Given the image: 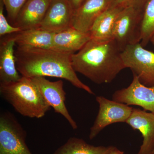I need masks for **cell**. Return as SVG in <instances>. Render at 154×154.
Instances as JSON below:
<instances>
[{"label": "cell", "instance_id": "4316f807", "mask_svg": "<svg viewBox=\"0 0 154 154\" xmlns=\"http://www.w3.org/2000/svg\"><path fill=\"white\" fill-rule=\"evenodd\" d=\"M152 154H154V149L153 151H152Z\"/></svg>", "mask_w": 154, "mask_h": 154}, {"label": "cell", "instance_id": "9a60e30c", "mask_svg": "<svg viewBox=\"0 0 154 154\" xmlns=\"http://www.w3.org/2000/svg\"><path fill=\"white\" fill-rule=\"evenodd\" d=\"M91 39L89 32H85L71 27L54 33L52 48L74 54L79 51Z\"/></svg>", "mask_w": 154, "mask_h": 154}, {"label": "cell", "instance_id": "8fae6325", "mask_svg": "<svg viewBox=\"0 0 154 154\" xmlns=\"http://www.w3.org/2000/svg\"><path fill=\"white\" fill-rule=\"evenodd\" d=\"M115 0H85L74 11L72 19L73 28L88 32L96 19L113 5Z\"/></svg>", "mask_w": 154, "mask_h": 154}, {"label": "cell", "instance_id": "4fadbf2b", "mask_svg": "<svg viewBox=\"0 0 154 154\" xmlns=\"http://www.w3.org/2000/svg\"><path fill=\"white\" fill-rule=\"evenodd\" d=\"M51 0H27L18 14L14 26L21 30L39 28Z\"/></svg>", "mask_w": 154, "mask_h": 154}, {"label": "cell", "instance_id": "603a6c76", "mask_svg": "<svg viewBox=\"0 0 154 154\" xmlns=\"http://www.w3.org/2000/svg\"><path fill=\"white\" fill-rule=\"evenodd\" d=\"M74 11L78 9L85 0H68Z\"/></svg>", "mask_w": 154, "mask_h": 154}, {"label": "cell", "instance_id": "cb8c5ba5", "mask_svg": "<svg viewBox=\"0 0 154 154\" xmlns=\"http://www.w3.org/2000/svg\"><path fill=\"white\" fill-rule=\"evenodd\" d=\"M120 150L113 146H110V149L107 154H118Z\"/></svg>", "mask_w": 154, "mask_h": 154}, {"label": "cell", "instance_id": "7a4b0ae2", "mask_svg": "<svg viewBox=\"0 0 154 154\" xmlns=\"http://www.w3.org/2000/svg\"><path fill=\"white\" fill-rule=\"evenodd\" d=\"M71 59L76 72L98 85L112 82L126 68L121 50L113 39L91 38L77 53L72 54Z\"/></svg>", "mask_w": 154, "mask_h": 154}, {"label": "cell", "instance_id": "8992f818", "mask_svg": "<svg viewBox=\"0 0 154 154\" xmlns=\"http://www.w3.org/2000/svg\"><path fill=\"white\" fill-rule=\"evenodd\" d=\"M126 68L132 71L143 85L154 88V53L140 43L130 45L122 52Z\"/></svg>", "mask_w": 154, "mask_h": 154}, {"label": "cell", "instance_id": "9c48e42d", "mask_svg": "<svg viewBox=\"0 0 154 154\" xmlns=\"http://www.w3.org/2000/svg\"><path fill=\"white\" fill-rule=\"evenodd\" d=\"M112 100L127 105L140 106L154 114V88L144 85L134 74L130 85L115 91Z\"/></svg>", "mask_w": 154, "mask_h": 154}, {"label": "cell", "instance_id": "277c9868", "mask_svg": "<svg viewBox=\"0 0 154 154\" xmlns=\"http://www.w3.org/2000/svg\"><path fill=\"white\" fill-rule=\"evenodd\" d=\"M27 132L9 111L0 114V154H33L26 143Z\"/></svg>", "mask_w": 154, "mask_h": 154}, {"label": "cell", "instance_id": "6da1fadb", "mask_svg": "<svg viewBox=\"0 0 154 154\" xmlns=\"http://www.w3.org/2000/svg\"><path fill=\"white\" fill-rule=\"evenodd\" d=\"M72 54L53 48L17 46L15 51L17 69L22 76L30 78L46 76L63 79L76 88L94 95L92 89L77 76L72 66Z\"/></svg>", "mask_w": 154, "mask_h": 154}, {"label": "cell", "instance_id": "44dd1931", "mask_svg": "<svg viewBox=\"0 0 154 154\" xmlns=\"http://www.w3.org/2000/svg\"><path fill=\"white\" fill-rule=\"evenodd\" d=\"M4 4L0 1V36L13 34L22 31L20 28L11 26L4 14Z\"/></svg>", "mask_w": 154, "mask_h": 154}, {"label": "cell", "instance_id": "484cf974", "mask_svg": "<svg viewBox=\"0 0 154 154\" xmlns=\"http://www.w3.org/2000/svg\"><path fill=\"white\" fill-rule=\"evenodd\" d=\"M118 154H124V153H123V152L119 150V152Z\"/></svg>", "mask_w": 154, "mask_h": 154}, {"label": "cell", "instance_id": "ac0fdd59", "mask_svg": "<svg viewBox=\"0 0 154 154\" xmlns=\"http://www.w3.org/2000/svg\"><path fill=\"white\" fill-rule=\"evenodd\" d=\"M110 147V146L92 145L82 139L72 137L58 148L54 154H107Z\"/></svg>", "mask_w": 154, "mask_h": 154}, {"label": "cell", "instance_id": "d4e9b609", "mask_svg": "<svg viewBox=\"0 0 154 154\" xmlns=\"http://www.w3.org/2000/svg\"><path fill=\"white\" fill-rule=\"evenodd\" d=\"M150 42H151L152 44L154 45V36H153L151 39Z\"/></svg>", "mask_w": 154, "mask_h": 154}, {"label": "cell", "instance_id": "5bb4252c", "mask_svg": "<svg viewBox=\"0 0 154 154\" xmlns=\"http://www.w3.org/2000/svg\"><path fill=\"white\" fill-rule=\"evenodd\" d=\"M14 34L1 40L0 45V83L18 81L19 75L16 66Z\"/></svg>", "mask_w": 154, "mask_h": 154}, {"label": "cell", "instance_id": "2e32d148", "mask_svg": "<svg viewBox=\"0 0 154 154\" xmlns=\"http://www.w3.org/2000/svg\"><path fill=\"white\" fill-rule=\"evenodd\" d=\"M54 34L39 27L22 30L14 35L18 47L49 49L53 48Z\"/></svg>", "mask_w": 154, "mask_h": 154}, {"label": "cell", "instance_id": "e0dca14e", "mask_svg": "<svg viewBox=\"0 0 154 154\" xmlns=\"http://www.w3.org/2000/svg\"><path fill=\"white\" fill-rule=\"evenodd\" d=\"M122 8L113 4L95 20L89 33L91 38L100 40L113 39V30L116 20Z\"/></svg>", "mask_w": 154, "mask_h": 154}, {"label": "cell", "instance_id": "5b68a950", "mask_svg": "<svg viewBox=\"0 0 154 154\" xmlns=\"http://www.w3.org/2000/svg\"><path fill=\"white\" fill-rule=\"evenodd\" d=\"M143 9L125 8L119 14L113 30V39L122 52L130 45L140 43Z\"/></svg>", "mask_w": 154, "mask_h": 154}, {"label": "cell", "instance_id": "52a82bcc", "mask_svg": "<svg viewBox=\"0 0 154 154\" xmlns=\"http://www.w3.org/2000/svg\"><path fill=\"white\" fill-rule=\"evenodd\" d=\"M99 105L98 114L90 129L89 138L93 140L108 125L118 122H125L134 108L129 105L110 100L103 96H97Z\"/></svg>", "mask_w": 154, "mask_h": 154}, {"label": "cell", "instance_id": "d6986e66", "mask_svg": "<svg viewBox=\"0 0 154 154\" xmlns=\"http://www.w3.org/2000/svg\"><path fill=\"white\" fill-rule=\"evenodd\" d=\"M154 36V0H148L143 9L140 43L145 47Z\"/></svg>", "mask_w": 154, "mask_h": 154}, {"label": "cell", "instance_id": "ba28073f", "mask_svg": "<svg viewBox=\"0 0 154 154\" xmlns=\"http://www.w3.org/2000/svg\"><path fill=\"white\" fill-rule=\"evenodd\" d=\"M42 97L56 113H59L68 122L73 129L78 128L76 122L72 118L65 105L66 93L62 80L51 82L45 77L31 78Z\"/></svg>", "mask_w": 154, "mask_h": 154}, {"label": "cell", "instance_id": "3957f363", "mask_svg": "<svg viewBox=\"0 0 154 154\" xmlns=\"http://www.w3.org/2000/svg\"><path fill=\"white\" fill-rule=\"evenodd\" d=\"M0 94L17 112L25 117L41 118L50 110L31 78L24 76L18 81L0 83Z\"/></svg>", "mask_w": 154, "mask_h": 154}, {"label": "cell", "instance_id": "7c38bea8", "mask_svg": "<svg viewBox=\"0 0 154 154\" xmlns=\"http://www.w3.org/2000/svg\"><path fill=\"white\" fill-rule=\"evenodd\" d=\"M126 123L140 131L143 138L137 154H152L154 149V114L138 108H133Z\"/></svg>", "mask_w": 154, "mask_h": 154}, {"label": "cell", "instance_id": "ffe728a7", "mask_svg": "<svg viewBox=\"0 0 154 154\" xmlns=\"http://www.w3.org/2000/svg\"><path fill=\"white\" fill-rule=\"evenodd\" d=\"M4 3L8 13V17L13 24L18 17L19 12L27 0H1Z\"/></svg>", "mask_w": 154, "mask_h": 154}, {"label": "cell", "instance_id": "7402d4cb", "mask_svg": "<svg viewBox=\"0 0 154 154\" xmlns=\"http://www.w3.org/2000/svg\"><path fill=\"white\" fill-rule=\"evenodd\" d=\"M148 1V0H115L113 5L122 8L132 7L144 9Z\"/></svg>", "mask_w": 154, "mask_h": 154}, {"label": "cell", "instance_id": "30bf717a", "mask_svg": "<svg viewBox=\"0 0 154 154\" xmlns=\"http://www.w3.org/2000/svg\"><path fill=\"white\" fill-rule=\"evenodd\" d=\"M73 12L68 0H51L40 28L54 33L71 28Z\"/></svg>", "mask_w": 154, "mask_h": 154}]
</instances>
